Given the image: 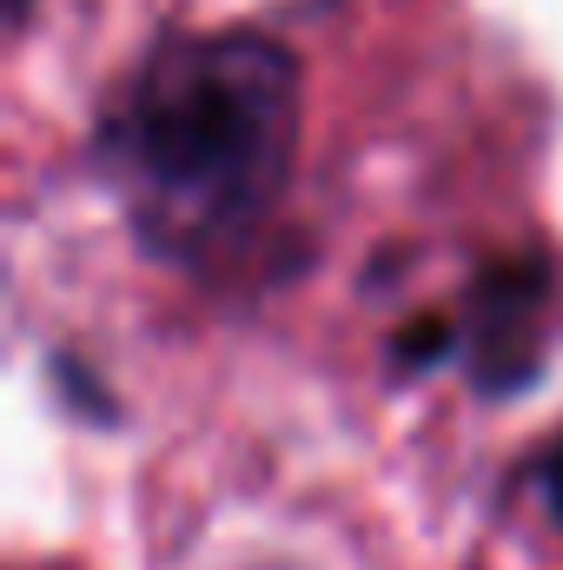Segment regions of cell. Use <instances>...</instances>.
I'll list each match as a JSON object with an SVG mask.
<instances>
[{
  "label": "cell",
  "mask_w": 563,
  "mask_h": 570,
  "mask_svg": "<svg viewBox=\"0 0 563 570\" xmlns=\"http://www.w3.org/2000/svg\"><path fill=\"white\" fill-rule=\"evenodd\" d=\"M298 153V60L259 27L172 33L120 87L100 159L159 253H206L259 226Z\"/></svg>",
  "instance_id": "6da1fadb"
},
{
  "label": "cell",
  "mask_w": 563,
  "mask_h": 570,
  "mask_svg": "<svg viewBox=\"0 0 563 570\" xmlns=\"http://www.w3.org/2000/svg\"><path fill=\"white\" fill-rule=\"evenodd\" d=\"M551 338H557V266L531 246L484 259L464 298V352L477 392L504 399L524 379H537Z\"/></svg>",
  "instance_id": "7a4b0ae2"
},
{
  "label": "cell",
  "mask_w": 563,
  "mask_h": 570,
  "mask_svg": "<svg viewBox=\"0 0 563 570\" xmlns=\"http://www.w3.org/2000/svg\"><path fill=\"white\" fill-rule=\"evenodd\" d=\"M451 332H457L451 318H412V325L398 332V358H405V365H437V358L451 352Z\"/></svg>",
  "instance_id": "3957f363"
},
{
  "label": "cell",
  "mask_w": 563,
  "mask_h": 570,
  "mask_svg": "<svg viewBox=\"0 0 563 570\" xmlns=\"http://www.w3.org/2000/svg\"><path fill=\"white\" fill-rule=\"evenodd\" d=\"M537 484H544V504H551V518H557V531H563V438L551 444V458H544Z\"/></svg>",
  "instance_id": "277c9868"
}]
</instances>
